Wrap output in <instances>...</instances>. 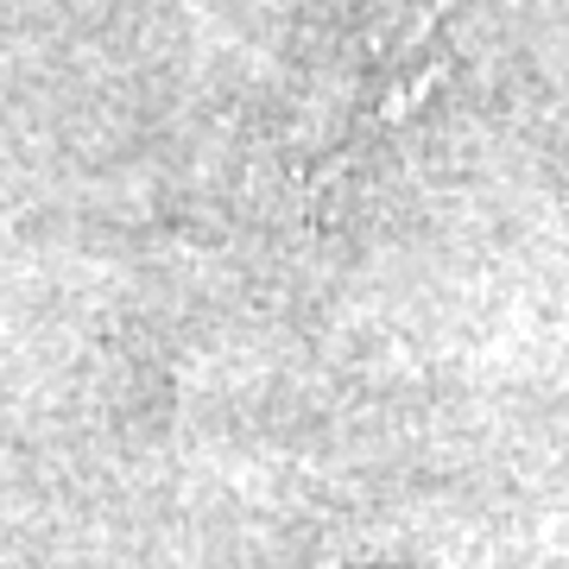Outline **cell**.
Returning <instances> with one entry per match:
<instances>
[{"label": "cell", "instance_id": "cell-1", "mask_svg": "<svg viewBox=\"0 0 569 569\" xmlns=\"http://www.w3.org/2000/svg\"><path fill=\"white\" fill-rule=\"evenodd\" d=\"M355 569H418V563H355Z\"/></svg>", "mask_w": 569, "mask_h": 569}]
</instances>
